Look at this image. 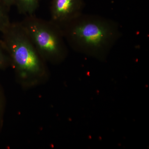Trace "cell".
<instances>
[{"instance_id":"7","label":"cell","mask_w":149,"mask_h":149,"mask_svg":"<svg viewBox=\"0 0 149 149\" xmlns=\"http://www.w3.org/2000/svg\"><path fill=\"white\" fill-rule=\"evenodd\" d=\"M8 54L1 43H0V67L4 65L6 63L9 58L7 56Z\"/></svg>"},{"instance_id":"6","label":"cell","mask_w":149,"mask_h":149,"mask_svg":"<svg viewBox=\"0 0 149 149\" xmlns=\"http://www.w3.org/2000/svg\"><path fill=\"white\" fill-rule=\"evenodd\" d=\"M9 10L0 3V32L3 33L10 25L11 21L9 16Z\"/></svg>"},{"instance_id":"4","label":"cell","mask_w":149,"mask_h":149,"mask_svg":"<svg viewBox=\"0 0 149 149\" xmlns=\"http://www.w3.org/2000/svg\"><path fill=\"white\" fill-rule=\"evenodd\" d=\"M85 0H51V21L60 27L83 13Z\"/></svg>"},{"instance_id":"1","label":"cell","mask_w":149,"mask_h":149,"mask_svg":"<svg viewBox=\"0 0 149 149\" xmlns=\"http://www.w3.org/2000/svg\"><path fill=\"white\" fill-rule=\"evenodd\" d=\"M60 27L72 49L100 61L107 58L122 35L116 22L83 13Z\"/></svg>"},{"instance_id":"2","label":"cell","mask_w":149,"mask_h":149,"mask_svg":"<svg viewBox=\"0 0 149 149\" xmlns=\"http://www.w3.org/2000/svg\"><path fill=\"white\" fill-rule=\"evenodd\" d=\"M2 35L0 43L20 76H39L45 73L44 58L20 22H11Z\"/></svg>"},{"instance_id":"3","label":"cell","mask_w":149,"mask_h":149,"mask_svg":"<svg viewBox=\"0 0 149 149\" xmlns=\"http://www.w3.org/2000/svg\"><path fill=\"white\" fill-rule=\"evenodd\" d=\"M20 24L44 59L61 61L68 50L61 27L51 20L26 15Z\"/></svg>"},{"instance_id":"8","label":"cell","mask_w":149,"mask_h":149,"mask_svg":"<svg viewBox=\"0 0 149 149\" xmlns=\"http://www.w3.org/2000/svg\"><path fill=\"white\" fill-rule=\"evenodd\" d=\"M15 0H0V3L10 10L11 8L15 5Z\"/></svg>"},{"instance_id":"5","label":"cell","mask_w":149,"mask_h":149,"mask_svg":"<svg viewBox=\"0 0 149 149\" xmlns=\"http://www.w3.org/2000/svg\"><path fill=\"white\" fill-rule=\"evenodd\" d=\"M41 0H15V6L19 13L26 16L35 14Z\"/></svg>"}]
</instances>
